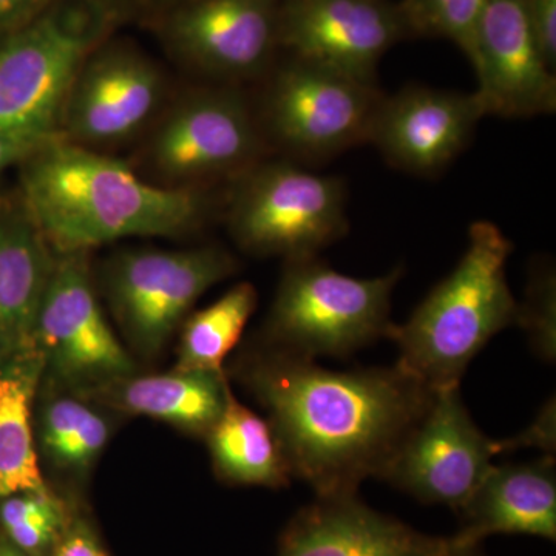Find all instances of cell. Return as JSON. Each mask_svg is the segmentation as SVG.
<instances>
[{
    "label": "cell",
    "mask_w": 556,
    "mask_h": 556,
    "mask_svg": "<svg viewBox=\"0 0 556 556\" xmlns=\"http://www.w3.org/2000/svg\"><path fill=\"white\" fill-rule=\"evenodd\" d=\"M206 437L215 471L230 484L280 489L291 481L273 426L240 404L230 388L225 409Z\"/></svg>",
    "instance_id": "22"
},
{
    "label": "cell",
    "mask_w": 556,
    "mask_h": 556,
    "mask_svg": "<svg viewBox=\"0 0 556 556\" xmlns=\"http://www.w3.org/2000/svg\"><path fill=\"white\" fill-rule=\"evenodd\" d=\"M404 269L382 277L340 274L318 257L289 260L269 316L278 351L294 356L346 357L388 338L391 295Z\"/></svg>",
    "instance_id": "5"
},
{
    "label": "cell",
    "mask_w": 556,
    "mask_h": 556,
    "mask_svg": "<svg viewBox=\"0 0 556 556\" xmlns=\"http://www.w3.org/2000/svg\"><path fill=\"white\" fill-rule=\"evenodd\" d=\"M263 131L241 91L229 86L193 90L156 124L146 149L161 186L197 185L240 177L258 163Z\"/></svg>",
    "instance_id": "7"
},
{
    "label": "cell",
    "mask_w": 556,
    "mask_h": 556,
    "mask_svg": "<svg viewBox=\"0 0 556 556\" xmlns=\"http://www.w3.org/2000/svg\"><path fill=\"white\" fill-rule=\"evenodd\" d=\"M447 556H485L484 552H482L481 544H473V546H460L457 547L456 551H453L452 554Z\"/></svg>",
    "instance_id": "33"
},
{
    "label": "cell",
    "mask_w": 556,
    "mask_h": 556,
    "mask_svg": "<svg viewBox=\"0 0 556 556\" xmlns=\"http://www.w3.org/2000/svg\"><path fill=\"white\" fill-rule=\"evenodd\" d=\"M21 203L54 254L130 237H174L199 228L208 201L139 177L126 163L61 135L21 163Z\"/></svg>",
    "instance_id": "2"
},
{
    "label": "cell",
    "mask_w": 556,
    "mask_h": 556,
    "mask_svg": "<svg viewBox=\"0 0 556 556\" xmlns=\"http://www.w3.org/2000/svg\"><path fill=\"white\" fill-rule=\"evenodd\" d=\"M486 2L489 0H402L397 10L407 35L452 40L470 60L478 22Z\"/></svg>",
    "instance_id": "26"
},
{
    "label": "cell",
    "mask_w": 556,
    "mask_h": 556,
    "mask_svg": "<svg viewBox=\"0 0 556 556\" xmlns=\"http://www.w3.org/2000/svg\"><path fill=\"white\" fill-rule=\"evenodd\" d=\"M164 93L166 80L155 62L126 43L108 40L73 79L58 131L94 150L127 142L152 123Z\"/></svg>",
    "instance_id": "12"
},
{
    "label": "cell",
    "mask_w": 556,
    "mask_h": 556,
    "mask_svg": "<svg viewBox=\"0 0 556 556\" xmlns=\"http://www.w3.org/2000/svg\"><path fill=\"white\" fill-rule=\"evenodd\" d=\"M53 137H58V135H53ZM53 137L0 131V174L9 169L10 166H14V164H21L36 149H39L43 142L49 141Z\"/></svg>",
    "instance_id": "32"
},
{
    "label": "cell",
    "mask_w": 556,
    "mask_h": 556,
    "mask_svg": "<svg viewBox=\"0 0 556 556\" xmlns=\"http://www.w3.org/2000/svg\"><path fill=\"white\" fill-rule=\"evenodd\" d=\"M236 269L232 255L217 247L130 249L109 260L104 283L131 343L142 353L155 354L197 300Z\"/></svg>",
    "instance_id": "9"
},
{
    "label": "cell",
    "mask_w": 556,
    "mask_h": 556,
    "mask_svg": "<svg viewBox=\"0 0 556 556\" xmlns=\"http://www.w3.org/2000/svg\"><path fill=\"white\" fill-rule=\"evenodd\" d=\"M404 36L388 0H280L278 47L364 83L376 84L380 60Z\"/></svg>",
    "instance_id": "14"
},
{
    "label": "cell",
    "mask_w": 556,
    "mask_h": 556,
    "mask_svg": "<svg viewBox=\"0 0 556 556\" xmlns=\"http://www.w3.org/2000/svg\"><path fill=\"white\" fill-rule=\"evenodd\" d=\"M280 0H179L163 25L179 61L225 84L266 72L278 47Z\"/></svg>",
    "instance_id": "13"
},
{
    "label": "cell",
    "mask_w": 556,
    "mask_h": 556,
    "mask_svg": "<svg viewBox=\"0 0 556 556\" xmlns=\"http://www.w3.org/2000/svg\"><path fill=\"white\" fill-rule=\"evenodd\" d=\"M456 540L466 546L492 535H532L556 540L555 456L490 468L478 489L456 511Z\"/></svg>",
    "instance_id": "18"
},
{
    "label": "cell",
    "mask_w": 556,
    "mask_h": 556,
    "mask_svg": "<svg viewBox=\"0 0 556 556\" xmlns=\"http://www.w3.org/2000/svg\"><path fill=\"white\" fill-rule=\"evenodd\" d=\"M456 536L419 532L356 495L316 497L289 521L277 556H447Z\"/></svg>",
    "instance_id": "17"
},
{
    "label": "cell",
    "mask_w": 556,
    "mask_h": 556,
    "mask_svg": "<svg viewBox=\"0 0 556 556\" xmlns=\"http://www.w3.org/2000/svg\"><path fill=\"white\" fill-rule=\"evenodd\" d=\"M35 346L0 368V497L46 486L31 426L33 399L46 361Z\"/></svg>",
    "instance_id": "21"
},
{
    "label": "cell",
    "mask_w": 556,
    "mask_h": 556,
    "mask_svg": "<svg viewBox=\"0 0 556 556\" xmlns=\"http://www.w3.org/2000/svg\"><path fill=\"white\" fill-rule=\"evenodd\" d=\"M382 98L376 84L291 58L270 79L263 119L292 155L331 159L369 141Z\"/></svg>",
    "instance_id": "8"
},
{
    "label": "cell",
    "mask_w": 556,
    "mask_h": 556,
    "mask_svg": "<svg viewBox=\"0 0 556 556\" xmlns=\"http://www.w3.org/2000/svg\"><path fill=\"white\" fill-rule=\"evenodd\" d=\"M228 222L247 251L288 262L317 257L346 233V188L288 161H258L237 177Z\"/></svg>",
    "instance_id": "6"
},
{
    "label": "cell",
    "mask_w": 556,
    "mask_h": 556,
    "mask_svg": "<svg viewBox=\"0 0 556 556\" xmlns=\"http://www.w3.org/2000/svg\"><path fill=\"white\" fill-rule=\"evenodd\" d=\"M56 254L22 203H0V357L35 342L36 321Z\"/></svg>",
    "instance_id": "19"
},
{
    "label": "cell",
    "mask_w": 556,
    "mask_h": 556,
    "mask_svg": "<svg viewBox=\"0 0 556 556\" xmlns=\"http://www.w3.org/2000/svg\"><path fill=\"white\" fill-rule=\"evenodd\" d=\"M0 556H27L10 543H0Z\"/></svg>",
    "instance_id": "34"
},
{
    "label": "cell",
    "mask_w": 556,
    "mask_h": 556,
    "mask_svg": "<svg viewBox=\"0 0 556 556\" xmlns=\"http://www.w3.org/2000/svg\"><path fill=\"white\" fill-rule=\"evenodd\" d=\"M229 388L225 375L174 369L167 375L126 376L84 393L119 412L206 437L225 409Z\"/></svg>",
    "instance_id": "20"
},
{
    "label": "cell",
    "mask_w": 556,
    "mask_h": 556,
    "mask_svg": "<svg viewBox=\"0 0 556 556\" xmlns=\"http://www.w3.org/2000/svg\"><path fill=\"white\" fill-rule=\"evenodd\" d=\"M43 450L62 470H87L101 455L110 437L104 417L80 399L53 397L47 402L40 426Z\"/></svg>",
    "instance_id": "24"
},
{
    "label": "cell",
    "mask_w": 556,
    "mask_h": 556,
    "mask_svg": "<svg viewBox=\"0 0 556 556\" xmlns=\"http://www.w3.org/2000/svg\"><path fill=\"white\" fill-rule=\"evenodd\" d=\"M517 325L525 329L541 361L556 358V276L551 263H538L530 274L526 298L518 303Z\"/></svg>",
    "instance_id": "27"
},
{
    "label": "cell",
    "mask_w": 556,
    "mask_h": 556,
    "mask_svg": "<svg viewBox=\"0 0 556 556\" xmlns=\"http://www.w3.org/2000/svg\"><path fill=\"white\" fill-rule=\"evenodd\" d=\"M521 448H540L544 455L555 456L556 450V405L555 396L548 397L535 419L515 438L496 441L497 455L517 452Z\"/></svg>",
    "instance_id": "28"
},
{
    "label": "cell",
    "mask_w": 556,
    "mask_h": 556,
    "mask_svg": "<svg viewBox=\"0 0 556 556\" xmlns=\"http://www.w3.org/2000/svg\"><path fill=\"white\" fill-rule=\"evenodd\" d=\"M50 556H110L89 522L73 519Z\"/></svg>",
    "instance_id": "29"
},
{
    "label": "cell",
    "mask_w": 556,
    "mask_h": 556,
    "mask_svg": "<svg viewBox=\"0 0 556 556\" xmlns=\"http://www.w3.org/2000/svg\"><path fill=\"white\" fill-rule=\"evenodd\" d=\"M496 441L479 430L459 387L434 391L433 401L404 439L382 481L426 504L457 511L493 467Z\"/></svg>",
    "instance_id": "10"
},
{
    "label": "cell",
    "mask_w": 556,
    "mask_h": 556,
    "mask_svg": "<svg viewBox=\"0 0 556 556\" xmlns=\"http://www.w3.org/2000/svg\"><path fill=\"white\" fill-rule=\"evenodd\" d=\"M541 49L551 67L556 65V0H526Z\"/></svg>",
    "instance_id": "30"
},
{
    "label": "cell",
    "mask_w": 556,
    "mask_h": 556,
    "mask_svg": "<svg viewBox=\"0 0 556 556\" xmlns=\"http://www.w3.org/2000/svg\"><path fill=\"white\" fill-rule=\"evenodd\" d=\"M129 0H51L0 43V131L60 135L62 105L84 62L115 33Z\"/></svg>",
    "instance_id": "4"
},
{
    "label": "cell",
    "mask_w": 556,
    "mask_h": 556,
    "mask_svg": "<svg viewBox=\"0 0 556 556\" xmlns=\"http://www.w3.org/2000/svg\"><path fill=\"white\" fill-rule=\"evenodd\" d=\"M51 0H0V35L7 36L39 16Z\"/></svg>",
    "instance_id": "31"
},
{
    "label": "cell",
    "mask_w": 556,
    "mask_h": 556,
    "mask_svg": "<svg viewBox=\"0 0 556 556\" xmlns=\"http://www.w3.org/2000/svg\"><path fill=\"white\" fill-rule=\"evenodd\" d=\"M514 243L492 222L468 229L456 268L413 311L393 325L396 365L431 391L459 387L468 365L496 334L517 325L518 302L508 288L507 260Z\"/></svg>",
    "instance_id": "3"
},
{
    "label": "cell",
    "mask_w": 556,
    "mask_h": 556,
    "mask_svg": "<svg viewBox=\"0 0 556 556\" xmlns=\"http://www.w3.org/2000/svg\"><path fill=\"white\" fill-rule=\"evenodd\" d=\"M0 203H2V199H0Z\"/></svg>",
    "instance_id": "36"
},
{
    "label": "cell",
    "mask_w": 556,
    "mask_h": 556,
    "mask_svg": "<svg viewBox=\"0 0 556 556\" xmlns=\"http://www.w3.org/2000/svg\"><path fill=\"white\" fill-rule=\"evenodd\" d=\"M243 379L291 473L317 497L356 495L365 479L382 478L434 396L397 365L334 371L283 351L254 357Z\"/></svg>",
    "instance_id": "1"
},
{
    "label": "cell",
    "mask_w": 556,
    "mask_h": 556,
    "mask_svg": "<svg viewBox=\"0 0 556 556\" xmlns=\"http://www.w3.org/2000/svg\"><path fill=\"white\" fill-rule=\"evenodd\" d=\"M0 525L9 541L27 556L51 555L67 527L64 504L47 486L3 497Z\"/></svg>",
    "instance_id": "25"
},
{
    "label": "cell",
    "mask_w": 556,
    "mask_h": 556,
    "mask_svg": "<svg viewBox=\"0 0 556 556\" xmlns=\"http://www.w3.org/2000/svg\"><path fill=\"white\" fill-rule=\"evenodd\" d=\"M257 291L248 281L236 285L217 302L186 320L175 371L225 375L223 364L243 336L257 308Z\"/></svg>",
    "instance_id": "23"
},
{
    "label": "cell",
    "mask_w": 556,
    "mask_h": 556,
    "mask_svg": "<svg viewBox=\"0 0 556 556\" xmlns=\"http://www.w3.org/2000/svg\"><path fill=\"white\" fill-rule=\"evenodd\" d=\"M468 61L486 116L533 118L555 112V70L541 49L526 0L486 2Z\"/></svg>",
    "instance_id": "15"
},
{
    "label": "cell",
    "mask_w": 556,
    "mask_h": 556,
    "mask_svg": "<svg viewBox=\"0 0 556 556\" xmlns=\"http://www.w3.org/2000/svg\"><path fill=\"white\" fill-rule=\"evenodd\" d=\"M166 2H170V3H172V5H174V3L179 2V0H166Z\"/></svg>",
    "instance_id": "35"
},
{
    "label": "cell",
    "mask_w": 556,
    "mask_h": 556,
    "mask_svg": "<svg viewBox=\"0 0 556 556\" xmlns=\"http://www.w3.org/2000/svg\"><path fill=\"white\" fill-rule=\"evenodd\" d=\"M35 342L54 372L84 391L134 375L129 353L102 313L87 252L56 254Z\"/></svg>",
    "instance_id": "11"
},
{
    "label": "cell",
    "mask_w": 556,
    "mask_h": 556,
    "mask_svg": "<svg viewBox=\"0 0 556 556\" xmlns=\"http://www.w3.org/2000/svg\"><path fill=\"white\" fill-rule=\"evenodd\" d=\"M485 110L478 94L407 86L383 94L369 141L396 169L431 175L467 148Z\"/></svg>",
    "instance_id": "16"
}]
</instances>
